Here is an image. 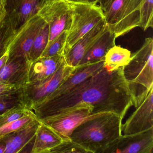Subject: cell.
<instances>
[{
    "label": "cell",
    "instance_id": "obj_1",
    "mask_svg": "<svg viewBox=\"0 0 153 153\" xmlns=\"http://www.w3.org/2000/svg\"><path fill=\"white\" fill-rule=\"evenodd\" d=\"M123 67L112 70L105 65L66 94L43 100L33 109L36 119L39 120L61 114L86 104L94 107V113L111 112L123 119L133 105V97L123 75Z\"/></svg>",
    "mask_w": 153,
    "mask_h": 153
},
{
    "label": "cell",
    "instance_id": "obj_2",
    "mask_svg": "<svg viewBox=\"0 0 153 153\" xmlns=\"http://www.w3.org/2000/svg\"><path fill=\"white\" fill-rule=\"evenodd\" d=\"M122 120L111 112L91 118L73 130L71 139L89 153H102L122 135Z\"/></svg>",
    "mask_w": 153,
    "mask_h": 153
},
{
    "label": "cell",
    "instance_id": "obj_3",
    "mask_svg": "<svg viewBox=\"0 0 153 153\" xmlns=\"http://www.w3.org/2000/svg\"><path fill=\"white\" fill-rule=\"evenodd\" d=\"M124 78L133 97L135 108L147 96L153 87V40L145 39L140 49L131 56L123 67Z\"/></svg>",
    "mask_w": 153,
    "mask_h": 153
},
{
    "label": "cell",
    "instance_id": "obj_4",
    "mask_svg": "<svg viewBox=\"0 0 153 153\" xmlns=\"http://www.w3.org/2000/svg\"><path fill=\"white\" fill-rule=\"evenodd\" d=\"M70 3L71 25L68 31L63 55L81 37L105 19L104 13L98 5L80 2Z\"/></svg>",
    "mask_w": 153,
    "mask_h": 153
},
{
    "label": "cell",
    "instance_id": "obj_5",
    "mask_svg": "<svg viewBox=\"0 0 153 153\" xmlns=\"http://www.w3.org/2000/svg\"><path fill=\"white\" fill-rule=\"evenodd\" d=\"M142 0H112L104 12L105 24L116 37L138 27Z\"/></svg>",
    "mask_w": 153,
    "mask_h": 153
},
{
    "label": "cell",
    "instance_id": "obj_6",
    "mask_svg": "<svg viewBox=\"0 0 153 153\" xmlns=\"http://www.w3.org/2000/svg\"><path fill=\"white\" fill-rule=\"evenodd\" d=\"M75 68L66 63L44 79L26 83L20 88L22 104L27 110L32 111L35 105L53 93L71 75Z\"/></svg>",
    "mask_w": 153,
    "mask_h": 153
},
{
    "label": "cell",
    "instance_id": "obj_7",
    "mask_svg": "<svg viewBox=\"0 0 153 153\" xmlns=\"http://www.w3.org/2000/svg\"><path fill=\"white\" fill-rule=\"evenodd\" d=\"M94 107L83 104L61 114L39 120L54 130L63 140H70L73 130L87 120L107 112L95 114Z\"/></svg>",
    "mask_w": 153,
    "mask_h": 153
},
{
    "label": "cell",
    "instance_id": "obj_8",
    "mask_svg": "<svg viewBox=\"0 0 153 153\" xmlns=\"http://www.w3.org/2000/svg\"><path fill=\"white\" fill-rule=\"evenodd\" d=\"M37 15L49 26L48 43L63 31L69 30L71 8L68 0H50L43 5Z\"/></svg>",
    "mask_w": 153,
    "mask_h": 153
},
{
    "label": "cell",
    "instance_id": "obj_9",
    "mask_svg": "<svg viewBox=\"0 0 153 153\" xmlns=\"http://www.w3.org/2000/svg\"><path fill=\"white\" fill-rule=\"evenodd\" d=\"M153 128L129 135H122L102 153H152Z\"/></svg>",
    "mask_w": 153,
    "mask_h": 153
},
{
    "label": "cell",
    "instance_id": "obj_10",
    "mask_svg": "<svg viewBox=\"0 0 153 153\" xmlns=\"http://www.w3.org/2000/svg\"><path fill=\"white\" fill-rule=\"evenodd\" d=\"M45 22L38 15L30 19L17 34L8 51V59L25 57L29 52L38 34Z\"/></svg>",
    "mask_w": 153,
    "mask_h": 153
},
{
    "label": "cell",
    "instance_id": "obj_11",
    "mask_svg": "<svg viewBox=\"0 0 153 153\" xmlns=\"http://www.w3.org/2000/svg\"><path fill=\"white\" fill-rule=\"evenodd\" d=\"M43 3V0H6L7 16L16 34L37 15Z\"/></svg>",
    "mask_w": 153,
    "mask_h": 153
},
{
    "label": "cell",
    "instance_id": "obj_12",
    "mask_svg": "<svg viewBox=\"0 0 153 153\" xmlns=\"http://www.w3.org/2000/svg\"><path fill=\"white\" fill-rule=\"evenodd\" d=\"M153 128V87L136 110L122 125L124 135L134 134Z\"/></svg>",
    "mask_w": 153,
    "mask_h": 153
},
{
    "label": "cell",
    "instance_id": "obj_13",
    "mask_svg": "<svg viewBox=\"0 0 153 153\" xmlns=\"http://www.w3.org/2000/svg\"><path fill=\"white\" fill-rule=\"evenodd\" d=\"M31 63L25 57L8 59L0 69V82L20 88L28 82Z\"/></svg>",
    "mask_w": 153,
    "mask_h": 153
},
{
    "label": "cell",
    "instance_id": "obj_14",
    "mask_svg": "<svg viewBox=\"0 0 153 153\" xmlns=\"http://www.w3.org/2000/svg\"><path fill=\"white\" fill-rule=\"evenodd\" d=\"M104 66L105 62L103 59L77 66L71 75L61 84L60 85L44 100L52 99L66 94L68 91L99 71Z\"/></svg>",
    "mask_w": 153,
    "mask_h": 153
},
{
    "label": "cell",
    "instance_id": "obj_15",
    "mask_svg": "<svg viewBox=\"0 0 153 153\" xmlns=\"http://www.w3.org/2000/svg\"><path fill=\"white\" fill-rule=\"evenodd\" d=\"M106 27L105 19L80 38L64 55L68 66L76 67L85 55L92 45L101 36Z\"/></svg>",
    "mask_w": 153,
    "mask_h": 153
},
{
    "label": "cell",
    "instance_id": "obj_16",
    "mask_svg": "<svg viewBox=\"0 0 153 153\" xmlns=\"http://www.w3.org/2000/svg\"><path fill=\"white\" fill-rule=\"evenodd\" d=\"M40 124L36 119L26 127L1 137L6 144L5 153H22L27 146L34 144Z\"/></svg>",
    "mask_w": 153,
    "mask_h": 153
},
{
    "label": "cell",
    "instance_id": "obj_17",
    "mask_svg": "<svg viewBox=\"0 0 153 153\" xmlns=\"http://www.w3.org/2000/svg\"><path fill=\"white\" fill-rule=\"evenodd\" d=\"M64 55L40 57L31 63L28 75V82L42 80L56 72L66 64Z\"/></svg>",
    "mask_w": 153,
    "mask_h": 153
},
{
    "label": "cell",
    "instance_id": "obj_18",
    "mask_svg": "<svg viewBox=\"0 0 153 153\" xmlns=\"http://www.w3.org/2000/svg\"><path fill=\"white\" fill-rule=\"evenodd\" d=\"M116 38L114 32L106 25V27L102 33L93 43L80 61L78 66L104 59L107 52L115 45Z\"/></svg>",
    "mask_w": 153,
    "mask_h": 153
},
{
    "label": "cell",
    "instance_id": "obj_19",
    "mask_svg": "<svg viewBox=\"0 0 153 153\" xmlns=\"http://www.w3.org/2000/svg\"><path fill=\"white\" fill-rule=\"evenodd\" d=\"M63 140L52 129L40 122L31 153H48L50 149L58 146Z\"/></svg>",
    "mask_w": 153,
    "mask_h": 153
},
{
    "label": "cell",
    "instance_id": "obj_20",
    "mask_svg": "<svg viewBox=\"0 0 153 153\" xmlns=\"http://www.w3.org/2000/svg\"><path fill=\"white\" fill-rule=\"evenodd\" d=\"M131 56V53L129 50L115 45L105 54V65L114 70L127 65L130 60Z\"/></svg>",
    "mask_w": 153,
    "mask_h": 153
},
{
    "label": "cell",
    "instance_id": "obj_21",
    "mask_svg": "<svg viewBox=\"0 0 153 153\" xmlns=\"http://www.w3.org/2000/svg\"><path fill=\"white\" fill-rule=\"evenodd\" d=\"M49 40V27L46 23L41 29L33 43L28 55V59L31 63L42 56Z\"/></svg>",
    "mask_w": 153,
    "mask_h": 153
},
{
    "label": "cell",
    "instance_id": "obj_22",
    "mask_svg": "<svg viewBox=\"0 0 153 153\" xmlns=\"http://www.w3.org/2000/svg\"><path fill=\"white\" fill-rule=\"evenodd\" d=\"M16 34L6 15L5 18L0 22V58L8 51Z\"/></svg>",
    "mask_w": 153,
    "mask_h": 153
},
{
    "label": "cell",
    "instance_id": "obj_23",
    "mask_svg": "<svg viewBox=\"0 0 153 153\" xmlns=\"http://www.w3.org/2000/svg\"><path fill=\"white\" fill-rule=\"evenodd\" d=\"M21 104H22L20 88L0 94V113L4 112Z\"/></svg>",
    "mask_w": 153,
    "mask_h": 153
},
{
    "label": "cell",
    "instance_id": "obj_24",
    "mask_svg": "<svg viewBox=\"0 0 153 153\" xmlns=\"http://www.w3.org/2000/svg\"><path fill=\"white\" fill-rule=\"evenodd\" d=\"M35 114L32 111L23 117L0 126V137L19 130L36 120Z\"/></svg>",
    "mask_w": 153,
    "mask_h": 153
},
{
    "label": "cell",
    "instance_id": "obj_25",
    "mask_svg": "<svg viewBox=\"0 0 153 153\" xmlns=\"http://www.w3.org/2000/svg\"><path fill=\"white\" fill-rule=\"evenodd\" d=\"M68 33V31H63L51 42L48 43L41 57L63 55Z\"/></svg>",
    "mask_w": 153,
    "mask_h": 153
},
{
    "label": "cell",
    "instance_id": "obj_26",
    "mask_svg": "<svg viewBox=\"0 0 153 153\" xmlns=\"http://www.w3.org/2000/svg\"><path fill=\"white\" fill-rule=\"evenodd\" d=\"M153 0H142L140 8L138 27L146 31L153 26Z\"/></svg>",
    "mask_w": 153,
    "mask_h": 153
},
{
    "label": "cell",
    "instance_id": "obj_27",
    "mask_svg": "<svg viewBox=\"0 0 153 153\" xmlns=\"http://www.w3.org/2000/svg\"><path fill=\"white\" fill-rule=\"evenodd\" d=\"M30 111L21 104L4 112L0 113V126L23 117Z\"/></svg>",
    "mask_w": 153,
    "mask_h": 153
},
{
    "label": "cell",
    "instance_id": "obj_28",
    "mask_svg": "<svg viewBox=\"0 0 153 153\" xmlns=\"http://www.w3.org/2000/svg\"><path fill=\"white\" fill-rule=\"evenodd\" d=\"M48 153H89L87 150L76 142L64 140L58 146L50 149Z\"/></svg>",
    "mask_w": 153,
    "mask_h": 153
},
{
    "label": "cell",
    "instance_id": "obj_29",
    "mask_svg": "<svg viewBox=\"0 0 153 153\" xmlns=\"http://www.w3.org/2000/svg\"><path fill=\"white\" fill-rule=\"evenodd\" d=\"M6 4V0H0V22L5 18L7 15Z\"/></svg>",
    "mask_w": 153,
    "mask_h": 153
},
{
    "label": "cell",
    "instance_id": "obj_30",
    "mask_svg": "<svg viewBox=\"0 0 153 153\" xmlns=\"http://www.w3.org/2000/svg\"><path fill=\"white\" fill-rule=\"evenodd\" d=\"M15 88H16L13 86L10 85L0 82V94L7 92V91L15 89Z\"/></svg>",
    "mask_w": 153,
    "mask_h": 153
},
{
    "label": "cell",
    "instance_id": "obj_31",
    "mask_svg": "<svg viewBox=\"0 0 153 153\" xmlns=\"http://www.w3.org/2000/svg\"><path fill=\"white\" fill-rule=\"evenodd\" d=\"M112 0H99L98 6L101 8L104 13L106 11Z\"/></svg>",
    "mask_w": 153,
    "mask_h": 153
},
{
    "label": "cell",
    "instance_id": "obj_32",
    "mask_svg": "<svg viewBox=\"0 0 153 153\" xmlns=\"http://www.w3.org/2000/svg\"><path fill=\"white\" fill-rule=\"evenodd\" d=\"M70 2H80L92 5H97L99 0H68Z\"/></svg>",
    "mask_w": 153,
    "mask_h": 153
},
{
    "label": "cell",
    "instance_id": "obj_33",
    "mask_svg": "<svg viewBox=\"0 0 153 153\" xmlns=\"http://www.w3.org/2000/svg\"><path fill=\"white\" fill-rule=\"evenodd\" d=\"M8 59V53L7 51L2 57L0 58V69L7 60Z\"/></svg>",
    "mask_w": 153,
    "mask_h": 153
},
{
    "label": "cell",
    "instance_id": "obj_34",
    "mask_svg": "<svg viewBox=\"0 0 153 153\" xmlns=\"http://www.w3.org/2000/svg\"><path fill=\"white\" fill-rule=\"evenodd\" d=\"M6 144L4 140L0 137V153H5Z\"/></svg>",
    "mask_w": 153,
    "mask_h": 153
},
{
    "label": "cell",
    "instance_id": "obj_35",
    "mask_svg": "<svg viewBox=\"0 0 153 153\" xmlns=\"http://www.w3.org/2000/svg\"><path fill=\"white\" fill-rule=\"evenodd\" d=\"M50 1V0H43V5L44 4H45V3H46V2H47V1Z\"/></svg>",
    "mask_w": 153,
    "mask_h": 153
}]
</instances>
